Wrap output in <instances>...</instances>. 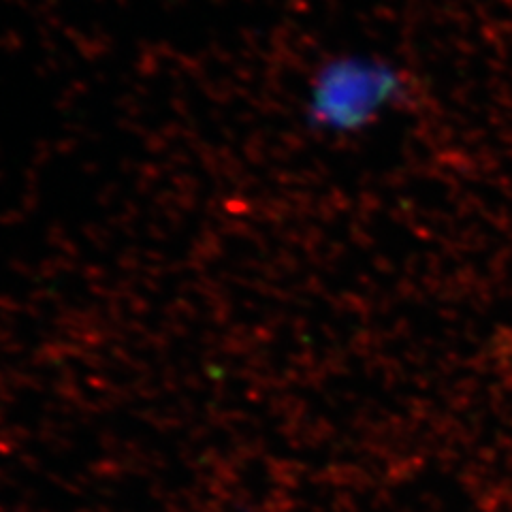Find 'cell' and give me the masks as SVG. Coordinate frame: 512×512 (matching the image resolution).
<instances>
[{"label": "cell", "mask_w": 512, "mask_h": 512, "mask_svg": "<svg viewBox=\"0 0 512 512\" xmlns=\"http://www.w3.org/2000/svg\"><path fill=\"white\" fill-rule=\"evenodd\" d=\"M402 88V75L376 58H335L312 77L310 118L333 128L361 126L393 105Z\"/></svg>", "instance_id": "6da1fadb"}]
</instances>
